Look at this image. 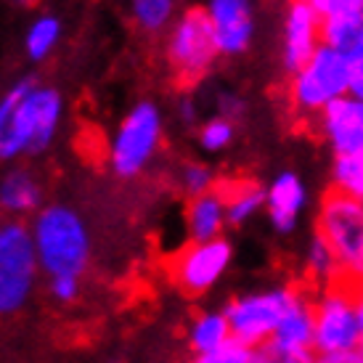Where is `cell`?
Returning a JSON list of instances; mask_svg holds the SVG:
<instances>
[{
	"label": "cell",
	"mask_w": 363,
	"mask_h": 363,
	"mask_svg": "<svg viewBox=\"0 0 363 363\" xmlns=\"http://www.w3.org/2000/svg\"><path fill=\"white\" fill-rule=\"evenodd\" d=\"M64 122V96L38 77H19L0 93V162L40 157Z\"/></svg>",
	"instance_id": "cell-1"
},
{
	"label": "cell",
	"mask_w": 363,
	"mask_h": 363,
	"mask_svg": "<svg viewBox=\"0 0 363 363\" xmlns=\"http://www.w3.org/2000/svg\"><path fill=\"white\" fill-rule=\"evenodd\" d=\"M40 268L53 279H80L91 260V236L77 212L67 204L40 207L32 223Z\"/></svg>",
	"instance_id": "cell-2"
},
{
	"label": "cell",
	"mask_w": 363,
	"mask_h": 363,
	"mask_svg": "<svg viewBox=\"0 0 363 363\" xmlns=\"http://www.w3.org/2000/svg\"><path fill=\"white\" fill-rule=\"evenodd\" d=\"M164 135V114L154 101H135L122 114L109 138V167L117 178L141 175L157 157Z\"/></svg>",
	"instance_id": "cell-3"
},
{
	"label": "cell",
	"mask_w": 363,
	"mask_h": 363,
	"mask_svg": "<svg viewBox=\"0 0 363 363\" xmlns=\"http://www.w3.org/2000/svg\"><path fill=\"white\" fill-rule=\"evenodd\" d=\"M313 318H315L313 350L318 355L361 347V323L355 313L350 273L340 271L321 294L313 297Z\"/></svg>",
	"instance_id": "cell-4"
},
{
	"label": "cell",
	"mask_w": 363,
	"mask_h": 363,
	"mask_svg": "<svg viewBox=\"0 0 363 363\" xmlns=\"http://www.w3.org/2000/svg\"><path fill=\"white\" fill-rule=\"evenodd\" d=\"M164 56L170 69L183 85H194L215 67L218 61V45L212 35V24L204 6L186 9L175 19L164 40Z\"/></svg>",
	"instance_id": "cell-5"
},
{
	"label": "cell",
	"mask_w": 363,
	"mask_h": 363,
	"mask_svg": "<svg viewBox=\"0 0 363 363\" xmlns=\"http://www.w3.org/2000/svg\"><path fill=\"white\" fill-rule=\"evenodd\" d=\"M350 93V59L347 53L318 45L313 59L289 80V101L300 114H321L334 99Z\"/></svg>",
	"instance_id": "cell-6"
},
{
	"label": "cell",
	"mask_w": 363,
	"mask_h": 363,
	"mask_svg": "<svg viewBox=\"0 0 363 363\" xmlns=\"http://www.w3.org/2000/svg\"><path fill=\"white\" fill-rule=\"evenodd\" d=\"M315 233L332 247L340 268L355 276L363 265V199L329 186L321 196Z\"/></svg>",
	"instance_id": "cell-7"
},
{
	"label": "cell",
	"mask_w": 363,
	"mask_h": 363,
	"mask_svg": "<svg viewBox=\"0 0 363 363\" xmlns=\"http://www.w3.org/2000/svg\"><path fill=\"white\" fill-rule=\"evenodd\" d=\"M38 250L32 228L21 220H0V315L27 303L38 273Z\"/></svg>",
	"instance_id": "cell-8"
},
{
	"label": "cell",
	"mask_w": 363,
	"mask_h": 363,
	"mask_svg": "<svg viewBox=\"0 0 363 363\" xmlns=\"http://www.w3.org/2000/svg\"><path fill=\"white\" fill-rule=\"evenodd\" d=\"M294 294H297V284H286V286H279L271 292L247 294V297L231 300L223 311V315L228 318V326H231V337L250 350H257L260 345L271 342L292 305Z\"/></svg>",
	"instance_id": "cell-9"
},
{
	"label": "cell",
	"mask_w": 363,
	"mask_h": 363,
	"mask_svg": "<svg viewBox=\"0 0 363 363\" xmlns=\"http://www.w3.org/2000/svg\"><path fill=\"white\" fill-rule=\"evenodd\" d=\"M231 257V244L223 236L212 242H191L172 255L170 279L186 297H199L225 273Z\"/></svg>",
	"instance_id": "cell-10"
},
{
	"label": "cell",
	"mask_w": 363,
	"mask_h": 363,
	"mask_svg": "<svg viewBox=\"0 0 363 363\" xmlns=\"http://www.w3.org/2000/svg\"><path fill=\"white\" fill-rule=\"evenodd\" d=\"M207 16L212 24L215 45L220 56H242L255 35L250 0H207Z\"/></svg>",
	"instance_id": "cell-11"
},
{
	"label": "cell",
	"mask_w": 363,
	"mask_h": 363,
	"mask_svg": "<svg viewBox=\"0 0 363 363\" xmlns=\"http://www.w3.org/2000/svg\"><path fill=\"white\" fill-rule=\"evenodd\" d=\"M321 45V16L311 3L292 0L286 13V32H284V67L289 74H297L313 59L315 48Z\"/></svg>",
	"instance_id": "cell-12"
},
{
	"label": "cell",
	"mask_w": 363,
	"mask_h": 363,
	"mask_svg": "<svg viewBox=\"0 0 363 363\" xmlns=\"http://www.w3.org/2000/svg\"><path fill=\"white\" fill-rule=\"evenodd\" d=\"M318 122L337 157L363 154V101L353 96L334 99L318 114Z\"/></svg>",
	"instance_id": "cell-13"
},
{
	"label": "cell",
	"mask_w": 363,
	"mask_h": 363,
	"mask_svg": "<svg viewBox=\"0 0 363 363\" xmlns=\"http://www.w3.org/2000/svg\"><path fill=\"white\" fill-rule=\"evenodd\" d=\"M268 215L279 233H292L297 225V215L305 204V186L294 172H281L265 194Z\"/></svg>",
	"instance_id": "cell-14"
},
{
	"label": "cell",
	"mask_w": 363,
	"mask_h": 363,
	"mask_svg": "<svg viewBox=\"0 0 363 363\" xmlns=\"http://www.w3.org/2000/svg\"><path fill=\"white\" fill-rule=\"evenodd\" d=\"M43 189L38 178L24 167H13L0 178V210L21 218L30 212H40Z\"/></svg>",
	"instance_id": "cell-15"
},
{
	"label": "cell",
	"mask_w": 363,
	"mask_h": 363,
	"mask_svg": "<svg viewBox=\"0 0 363 363\" xmlns=\"http://www.w3.org/2000/svg\"><path fill=\"white\" fill-rule=\"evenodd\" d=\"M186 225L191 242H212L220 239L223 225H225V204L223 196L215 189L210 194H202L196 199H189L186 207Z\"/></svg>",
	"instance_id": "cell-16"
},
{
	"label": "cell",
	"mask_w": 363,
	"mask_h": 363,
	"mask_svg": "<svg viewBox=\"0 0 363 363\" xmlns=\"http://www.w3.org/2000/svg\"><path fill=\"white\" fill-rule=\"evenodd\" d=\"M215 191L223 196L225 204V223L228 225H244L255 212L265 204V194L260 183L255 181H228L215 183Z\"/></svg>",
	"instance_id": "cell-17"
},
{
	"label": "cell",
	"mask_w": 363,
	"mask_h": 363,
	"mask_svg": "<svg viewBox=\"0 0 363 363\" xmlns=\"http://www.w3.org/2000/svg\"><path fill=\"white\" fill-rule=\"evenodd\" d=\"M61 35H64V24L56 13H38L24 30V56L32 64H43L59 48Z\"/></svg>",
	"instance_id": "cell-18"
},
{
	"label": "cell",
	"mask_w": 363,
	"mask_h": 363,
	"mask_svg": "<svg viewBox=\"0 0 363 363\" xmlns=\"http://www.w3.org/2000/svg\"><path fill=\"white\" fill-rule=\"evenodd\" d=\"M363 38V9L340 11L332 16H321V45L334 51L350 53Z\"/></svg>",
	"instance_id": "cell-19"
},
{
	"label": "cell",
	"mask_w": 363,
	"mask_h": 363,
	"mask_svg": "<svg viewBox=\"0 0 363 363\" xmlns=\"http://www.w3.org/2000/svg\"><path fill=\"white\" fill-rule=\"evenodd\" d=\"M133 24L146 35H162L175 24V0H128Z\"/></svg>",
	"instance_id": "cell-20"
},
{
	"label": "cell",
	"mask_w": 363,
	"mask_h": 363,
	"mask_svg": "<svg viewBox=\"0 0 363 363\" xmlns=\"http://www.w3.org/2000/svg\"><path fill=\"white\" fill-rule=\"evenodd\" d=\"M231 326L223 313H204L191 329V347L199 355H210L231 342Z\"/></svg>",
	"instance_id": "cell-21"
},
{
	"label": "cell",
	"mask_w": 363,
	"mask_h": 363,
	"mask_svg": "<svg viewBox=\"0 0 363 363\" xmlns=\"http://www.w3.org/2000/svg\"><path fill=\"white\" fill-rule=\"evenodd\" d=\"M332 186L350 194L355 199H363V154L355 157H337L332 167Z\"/></svg>",
	"instance_id": "cell-22"
},
{
	"label": "cell",
	"mask_w": 363,
	"mask_h": 363,
	"mask_svg": "<svg viewBox=\"0 0 363 363\" xmlns=\"http://www.w3.org/2000/svg\"><path fill=\"white\" fill-rule=\"evenodd\" d=\"M178 181H181V189L189 199H196V196L210 194L215 189V175H212V170L207 164H202V162H186L181 167Z\"/></svg>",
	"instance_id": "cell-23"
},
{
	"label": "cell",
	"mask_w": 363,
	"mask_h": 363,
	"mask_svg": "<svg viewBox=\"0 0 363 363\" xmlns=\"http://www.w3.org/2000/svg\"><path fill=\"white\" fill-rule=\"evenodd\" d=\"M255 361L257 363H318L315 350H292L279 342H265L255 350Z\"/></svg>",
	"instance_id": "cell-24"
},
{
	"label": "cell",
	"mask_w": 363,
	"mask_h": 363,
	"mask_svg": "<svg viewBox=\"0 0 363 363\" xmlns=\"http://www.w3.org/2000/svg\"><path fill=\"white\" fill-rule=\"evenodd\" d=\"M233 122L223 120V117H212V120H207L199 128V146H202L204 152H223L228 143L233 141Z\"/></svg>",
	"instance_id": "cell-25"
},
{
	"label": "cell",
	"mask_w": 363,
	"mask_h": 363,
	"mask_svg": "<svg viewBox=\"0 0 363 363\" xmlns=\"http://www.w3.org/2000/svg\"><path fill=\"white\" fill-rule=\"evenodd\" d=\"M252 355H255V350H250V347L239 345L236 340H231L225 347L215 350V353L196 355V361H191V363H250L252 361Z\"/></svg>",
	"instance_id": "cell-26"
},
{
	"label": "cell",
	"mask_w": 363,
	"mask_h": 363,
	"mask_svg": "<svg viewBox=\"0 0 363 363\" xmlns=\"http://www.w3.org/2000/svg\"><path fill=\"white\" fill-rule=\"evenodd\" d=\"M244 101L242 96H236V93H220L218 96V117H223V120L228 122H236L244 117Z\"/></svg>",
	"instance_id": "cell-27"
},
{
	"label": "cell",
	"mask_w": 363,
	"mask_h": 363,
	"mask_svg": "<svg viewBox=\"0 0 363 363\" xmlns=\"http://www.w3.org/2000/svg\"><path fill=\"white\" fill-rule=\"evenodd\" d=\"M305 3H311L318 16H332L340 11L361 9V0H305Z\"/></svg>",
	"instance_id": "cell-28"
},
{
	"label": "cell",
	"mask_w": 363,
	"mask_h": 363,
	"mask_svg": "<svg viewBox=\"0 0 363 363\" xmlns=\"http://www.w3.org/2000/svg\"><path fill=\"white\" fill-rule=\"evenodd\" d=\"M77 281L80 279H53L51 281V292L56 300H61V303H69V300H74L77 297Z\"/></svg>",
	"instance_id": "cell-29"
},
{
	"label": "cell",
	"mask_w": 363,
	"mask_h": 363,
	"mask_svg": "<svg viewBox=\"0 0 363 363\" xmlns=\"http://www.w3.org/2000/svg\"><path fill=\"white\" fill-rule=\"evenodd\" d=\"M178 120L186 128H194L196 120H199V109H196V101H194L191 96H183L181 101H178Z\"/></svg>",
	"instance_id": "cell-30"
},
{
	"label": "cell",
	"mask_w": 363,
	"mask_h": 363,
	"mask_svg": "<svg viewBox=\"0 0 363 363\" xmlns=\"http://www.w3.org/2000/svg\"><path fill=\"white\" fill-rule=\"evenodd\" d=\"M318 363H363V350H345V353H332V355H318Z\"/></svg>",
	"instance_id": "cell-31"
},
{
	"label": "cell",
	"mask_w": 363,
	"mask_h": 363,
	"mask_svg": "<svg viewBox=\"0 0 363 363\" xmlns=\"http://www.w3.org/2000/svg\"><path fill=\"white\" fill-rule=\"evenodd\" d=\"M353 300H355V313H358V323H361V350H363V279L353 276Z\"/></svg>",
	"instance_id": "cell-32"
},
{
	"label": "cell",
	"mask_w": 363,
	"mask_h": 363,
	"mask_svg": "<svg viewBox=\"0 0 363 363\" xmlns=\"http://www.w3.org/2000/svg\"><path fill=\"white\" fill-rule=\"evenodd\" d=\"M11 9H16V11H24V9H32L38 0H6Z\"/></svg>",
	"instance_id": "cell-33"
},
{
	"label": "cell",
	"mask_w": 363,
	"mask_h": 363,
	"mask_svg": "<svg viewBox=\"0 0 363 363\" xmlns=\"http://www.w3.org/2000/svg\"><path fill=\"white\" fill-rule=\"evenodd\" d=\"M361 9H363V0H361Z\"/></svg>",
	"instance_id": "cell-34"
}]
</instances>
